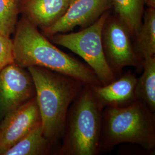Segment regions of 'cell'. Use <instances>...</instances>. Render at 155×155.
<instances>
[{"instance_id":"cell-19","label":"cell","mask_w":155,"mask_h":155,"mask_svg":"<svg viewBox=\"0 0 155 155\" xmlns=\"http://www.w3.org/2000/svg\"><path fill=\"white\" fill-rule=\"evenodd\" d=\"M71 1H74V0H71Z\"/></svg>"},{"instance_id":"cell-1","label":"cell","mask_w":155,"mask_h":155,"mask_svg":"<svg viewBox=\"0 0 155 155\" xmlns=\"http://www.w3.org/2000/svg\"><path fill=\"white\" fill-rule=\"evenodd\" d=\"M14 33L15 63L18 66L43 67L76 78L90 86L102 85L87 64L58 48L26 17L22 16L18 21Z\"/></svg>"},{"instance_id":"cell-14","label":"cell","mask_w":155,"mask_h":155,"mask_svg":"<svg viewBox=\"0 0 155 155\" xmlns=\"http://www.w3.org/2000/svg\"><path fill=\"white\" fill-rule=\"evenodd\" d=\"M144 4V0H112L118 18L127 27L132 38L141 26Z\"/></svg>"},{"instance_id":"cell-13","label":"cell","mask_w":155,"mask_h":155,"mask_svg":"<svg viewBox=\"0 0 155 155\" xmlns=\"http://www.w3.org/2000/svg\"><path fill=\"white\" fill-rule=\"evenodd\" d=\"M143 68V73L137 79L136 84V98L143 102L155 113V56L144 59Z\"/></svg>"},{"instance_id":"cell-18","label":"cell","mask_w":155,"mask_h":155,"mask_svg":"<svg viewBox=\"0 0 155 155\" xmlns=\"http://www.w3.org/2000/svg\"><path fill=\"white\" fill-rule=\"evenodd\" d=\"M145 4L148 6L150 8L155 9V0H144Z\"/></svg>"},{"instance_id":"cell-6","label":"cell","mask_w":155,"mask_h":155,"mask_svg":"<svg viewBox=\"0 0 155 155\" xmlns=\"http://www.w3.org/2000/svg\"><path fill=\"white\" fill-rule=\"evenodd\" d=\"M132 38L118 17H107L102 29V45L106 61L116 78L126 67L143 68V61L136 53Z\"/></svg>"},{"instance_id":"cell-12","label":"cell","mask_w":155,"mask_h":155,"mask_svg":"<svg viewBox=\"0 0 155 155\" xmlns=\"http://www.w3.org/2000/svg\"><path fill=\"white\" fill-rule=\"evenodd\" d=\"M52 144L43 134L41 124L6 150L4 155H43L50 153Z\"/></svg>"},{"instance_id":"cell-9","label":"cell","mask_w":155,"mask_h":155,"mask_svg":"<svg viewBox=\"0 0 155 155\" xmlns=\"http://www.w3.org/2000/svg\"><path fill=\"white\" fill-rule=\"evenodd\" d=\"M112 5V0H74L65 13L48 28L42 29L47 38L66 33L77 26L87 27L95 22Z\"/></svg>"},{"instance_id":"cell-3","label":"cell","mask_w":155,"mask_h":155,"mask_svg":"<svg viewBox=\"0 0 155 155\" xmlns=\"http://www.w3.org/2000/svg\"><path fill=\"white\" fill-rule=\"evenodd\" d=\"M143 102L106 107L102 113L100 150L122 143L136 144L147 150L155 148V117Z\"/></svg>"},{"instance_id":"cell-7","label":"cell","mask_w":155,"mask_h":155,"mask_svg":"<svg viewBox=\"0 0 155 155\" xmlns=\"http://www.w3.org/2000/svg\"><path fill=\"white\" fill-rule=\"evenodd\" d=\"M35 96L33 78L28 69L16 63L6 67L0 71V122Z\"/></svg>"},{"instance_id":"cell-15","label":"cell","mask_w":155,"mask_h":155,"mask_svg":"<svg viewBox=\"0 0 155 155\" xmlns=\"http://www.w3.org/2000/svg\"><path fill=\"white\" fill-rule=\"evenodd\" d=\"M134 38V50L142 61L155 56V9L149 8L145 11L144 22Z\"/></svg>"},{"instance_id":"cell-11","label":"cell","mask_w":155,"mask_h":155,"mask_svg":"<svg viewBox=\"0 0 155 155\" xmlns=\"http://www.w3.org/2000/svg\"><path fill=\"white\" fill-rule=\"evenodd\" d=\"M71 2V0H20L18 11L42 30L58 20Z\"/></svg>"},{"instance_id":"cell-16","label":"cell","mask_w":155,"mask_h":155,"mask_svg":"<svg viewBox=\"0 0 155 155\" xmlns=\"http://www.w3.org/2000/svg\"><path fill=\"white\" fill-rule=\"evenodd\" d=\"M20 0H0V34L11 37L18 22Z\"/></svg>"},{"instance_id":"cell-17","label":"cell","mask_w":155,"mask_h":155,"mask_svg":"<svg viewBox=\"0 0 155 155\" xmlns=\"http://www.w3.org/2000/svg\"><path fill=\"white\" fill-rule=\"evenodd\" d=\"M14 63L13 40L0 34V71Z\"/></svg>"},{"instance_id":"cell-4","label":"cell","mask_w":155,"mask_h":155,"mask_svg":"<svg viewBox=\"0 0 155 155\" xmlns=\"http://www.w3.org/2000/svg\"><path fill=\"white\" fill-rule=\"evenodd\" d=\"M102 111L90 86L84 84L68 110L59 154L98 155L101 146Z\"/></svg>"},{"instance_id":"cell-10","label":"cell","mask_w":155,"mask_h":155,"mask_svg":"<svg viewBox=\"0 0 155 155\" xmlns=\"http://www.w3.org/2000/svg\"><path fill=\"white\" fill-rule=\"evenodd\" d=\"M137 80L132 72L127 71L110 83L90 87L97 104L103 110L105 107H124L136 100Z\"/></svg>"},{"instance_id":"cell-8","label":"cell","mask_w":155,"mask_h":155,"mask_svg":"<svg viewBox=\"0 0 155 155\" xmlns=\"http://www.w3.org/2000/svg\"><path fill=\"white\" fill-rule=\"evenodd\" d=\"M41 124L36 96L8 113L0 122V155Z\"/></svg>"},{"instance_id":"cell-5","label":"cell","mask_w":155,"mask_h":155,"mask_svg":"<svg viewBox=\"0 0 155 155\" xmlns=\"http://www.w3.org/2000/svg\"><path fill=\"white\" fill-rule=\"evenodd\" d=\"M107 11L93 24L75 33H56L49 37L55 45L64 47L81 56L95 72L102 85L116 79L109 66L104 51L102 33Z\"/></svg>"},{"instance_id":"cell-2","label":"cell","mask_w":155,"mask_h":155,"mask_svg":"<svg viewBox=\"0 0 155 155\" xmlns=\"http://www.w3.org/2000/svg\"><path fill=\"white\" fill-rule=\"evenodd\" d=\"M33 78L45 137L53 144L62 139L70 106L84 84L43 67L27 68Z\"/></svg>"}]
</instances>
